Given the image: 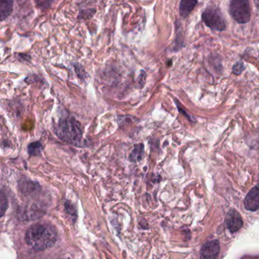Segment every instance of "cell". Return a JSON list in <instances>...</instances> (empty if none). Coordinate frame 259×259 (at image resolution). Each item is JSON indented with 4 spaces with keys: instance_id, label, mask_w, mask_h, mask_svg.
Here are the masks:
<instances>
[{
    "instance_id": "1",
    "label": "cell",
    "mask_w": 259,
    "mask_h": 259,
    "mask_svg": "<svg viewBox=\"0 0 259 259\" xmlns=\"http://www.w3.org/2000/svg\"><path fill=\"white\" fill-rule=\"evenodd\" d=\"M57 240V232L49 223H35L29 227L25 235L28 246L37 251H43L52 247Z\"/></svg>"
},
{
    "instance_id": "2",
    "label": "cell",
    "mask_w": 259,
    "mask_h": 259,
    "mask_svg": "<svg viewBox=\"0 0 259 259\" xmlns=\"http://www.w3.org/2000/svg\"><path fill=\"white\" fill-rule=\"evenodd\" d=\"M56 134L62 141L80 147L82 145L83 129L81 123L73 116L63 118L56 126Z\"/></svg>"
},
{
    "instance_id": "3",
    "label": "cell",
    "mask_w": 259,
    "mask_h": 259,
    "mask_svg": "<svg viewBox=\"0 0 259 259\" xmlns=\"http://www.w3.org/2000/svg\"><path fill=\"white\" fill-rule=\"evenodd\" d=\"M201 18L204 23L211 28L212 30L217 32H223L226 29V25L224 18L218 7L210 5L205 8L202 12Z\"/></svg>"
},
{
    "instance_id": "4",
    "label": "cell",
    "mask_w": 259,
    "mask_h": 259,
    "mask_svg": "<svg viewBox=\"0 0 259 259\" xmlns=\"http://www.w3.org/2000/svg\"><path fill=\"white\" fill-rule=\"evenodd\" d=\"M229 11L237 23H247L251 18V8L247 0H233L229 4Z\"/></svg>"
},
{
    "instance_id": "5",
    "label": "cell",
    "mask_w": 259,
    "mask_h": 259,
    "mask_svg": "<svg viewBox=\"0 0 259 259\" xmlns=\"http://www.w3.org/2000/svg\"><path fill=\"white\" fill-rule=\"evenodd\" d=\"M226 227L231 233H236L243 226V221L241 215L235 209L228 212L225 219Z\"/></svg>"
},
{
    "instance_id": "6",
    "label": "cell",
    "mask_w": 259,
    "mask_h": 259,
    "mask_svg": "<svg viewBox=\"0 0 259 259\" xmlns=\"http://www.w3.org/2000/svg\"><path fill=\"white\" fill-rule=\"evenodd\" d=\"M220 253V243L217 239L208 241L202 246L200 259H218Z\"/></svg>"
},
{
    "instance_id": "7",
    "label": "cell",
    "mask_w": 259,
    "mask_h": 259,
    "mask_svg": "<svg viewBox=\"0 0 259 259\" xmlns=\"http://www.w3.org/2000/svg\"><path fill=\"white\" fill-rule=\"evenodd\" d=\"M244 206L249 212H256L259 208V186L253 187L246 195L244 200Z\"/></svg>"
},
{
    "instance_id": "8",
    "label": "cell",
    "mask_w": 259,
    "mask_h": 259,
    "mask_svg": "<svg viewBox=\"0 0 259 259\" xmlns=\"http://www.w3.org/2000/svg\"><path fill=\"white\" fill-rule=\"evenodd\" d=\"M197 3L198 1L196 0H182L179 7L180 16L184 18H187L190 12L193 10Z\"/></svg>"
},
{
    "instance_id": "9",
    "label": "cell",
    "mask_w": 259,
    "mask_h": 259,
    "mask_svg": "<svg viewBox=\"0 0 259 259\" xmlns=\"http://www.w3.org/2000/svg\"><path fill=\"white\" fill-rule=\"evenodd\" d=\"M13 1H0V22L6 20L13 11Z\"/></svg>"
},
{
    "instance_id": "10",
    "label": "cell",
    "mask_w": 259,
    "mask_h": 259,
    "mask_svg": "<svg viewBox=\"0 0 259 259\" xmlns=\"http://www.w3.org/2000/svg\"><path fill=\"white\" fill-rule=\"evenodd\" d=\"M144 150H145V146L143 144H137L134 146L133 150L129 154V160L132 162H137L142 160L144 155Z\"/></svg>"
},
{
    "instance_id": "11",
    "label": "cell",
    "mask_w": 259,
    "mask_h": 259,
    "mask_svg": "<svg viewBox=\"0 0 259 259\" xmlns=\"http://www.w3.org/2000/svg\"><path fill=\"white\" fill-rule=\"evenodd\" d=\"M21 188H22V192L25 195H32L34 192L37 191V188H40V186L37 183H34L32 181H25L21 183Z\"/></svg>"
},
{
    "instance_id": "12",
    "label": "cell",
    "mask_w": 259,
    "mask_h": 259,
    "mask_svg": "<svg viewBox=\"0 0 259 259\" xmlns=\"http://www.w3.org/2000/svg\"><path fill=\"white\" fill-rule=\"evenodd\" d=\"M43 149V146L40 142H34L29 144L28 146V151L29 155L38 156L40 155Z\"/></svg>"
},
{
    "instance_id": "13",
    "label": "cell",
    "mask_w": 259,
    "mask_h": 259,
    "mask_svg": "<svg viewBox=\"0 0 259 259\" xmlns=\"http://www.w3.org/2000/svg\"><path fill=\"white\" fill-rule=\"evenodd\" d=\"M7 208H8V199L6 195L2 191H0V218H2L5 215Z\"/></svg>"
},
{
    "instance_id": "14",
    "label": "cell",
    "mask_w": 259,
    "mask_h": 259,
    "mask_svg": "<svg viewBox=\"0 0 259 259\" xmlns=\"http://www.w3.org/2000/svg\"><path fill=\"white\" fill-rule=\"evenodd\" d=\"M95 9H86V10H81L78 15V19H89L92 18L95 14Z\"/></svg>"
},
{
    "instance_id": "15",
    "label": "cell",
    "mask_w": 259,
    "mask_h": 259,
    "mask_svg": "<svg viewBox=\"0 0 259 259\" xmlns=\"http://www.w3.org/2000/svg\"><path fill=\"white\" fill-rule=\"evenodd\" d=\"M245 70V66L243 63L241 62H237L235 63L233 66V73L236 74V75H239L242 74L243 71Z\"/></svg>"
},
{
    "instance_id": "16",
    "label": "cell",
    "mask_w": 259,
    "mask_h": 259,
    "mask_svg": "<svg viewBox=\"0 0 259 259\" xmlns=\"http://www.w3.org/2000/svg\"><path fill=\"white\" fill-rule=\"evenodd\" d=\"M66 211H67V212H68L69 215H71L72 217H75L76 218L77 215H76V212L75 210H74V206H73L70 202H69V201L66 203Z\"/></svg>"
},
{
    "instance_id": "17",
    "label": "cell",
    "mask_w": 259,
    "mask_h": 259,
    "mask_svg": "<svg viewBox=\"0 0 259 259\" xmlns=\"http://www.w3.org/2000/svg\"><path fill=\"white\" fill-rule=\"evenodd\" d=\"M75 71L76 73H77V74H78V75L79 76L80 78H85L86 75H87V74H86L85 72H84V70H83L82 67H81V66H80V65H78V66H76L75 67Z\"/></svg>"
},
{
    "instance_id": "18",
    "label": "cell",
    "mask_w": 259,
    "mask_h": 259,
    "mask_svg": "<svg viewBox=\"0 0 259 259\" xmlns=\"http://www.w3.org/2000/svg\"><path fill=\"white\" fill-rule=\"evenodd\" d=\"M139 78V79H138V81H139V84L141 85V88H142L143 86H145V84H146V73L143 71L141 72V74H139V78Z\"/></svg>"
}]
</instances>
